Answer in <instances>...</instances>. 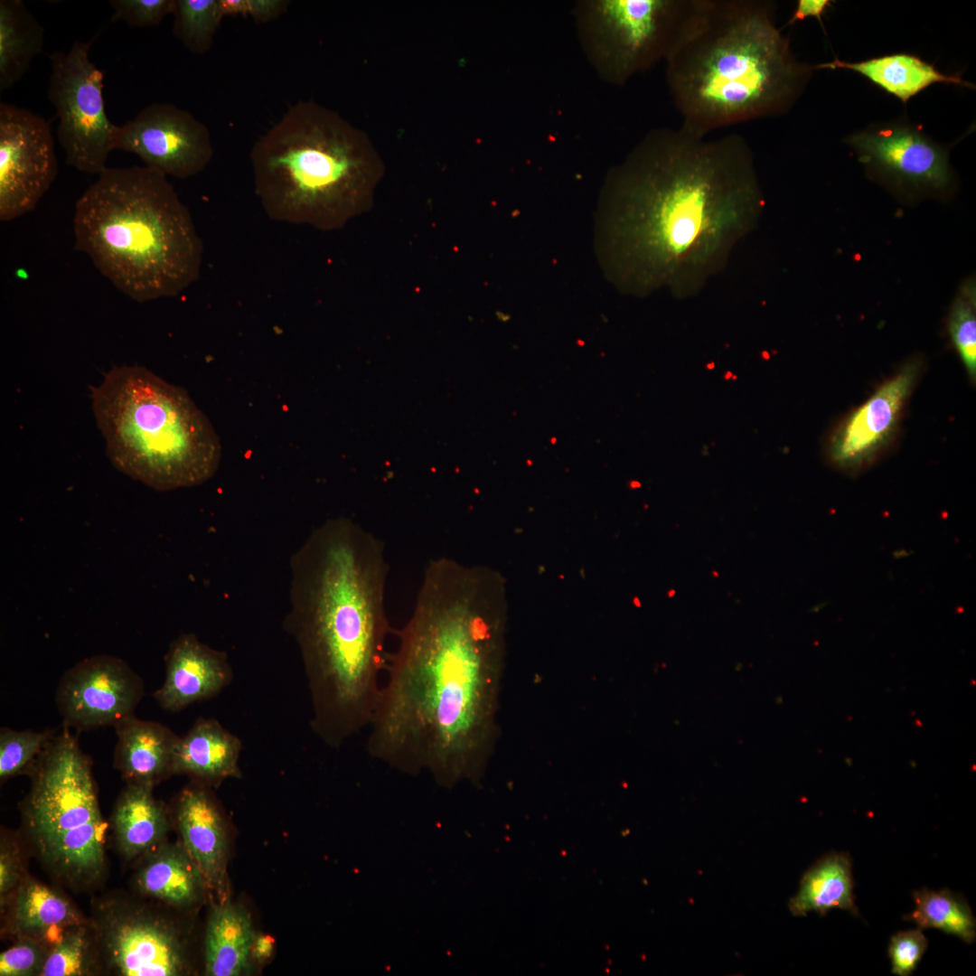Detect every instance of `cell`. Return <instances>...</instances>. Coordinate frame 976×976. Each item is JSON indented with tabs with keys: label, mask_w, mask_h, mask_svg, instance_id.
Instances as JSON below:
<instances>
[{
	"label": "cell",
	"mask_w": 976,
	"mask_h": 976,
	"mask_svg": "<svg viewBox=\"0 0 976 976\" xmlns=\"http://www.w3.org/2000/svg\"><path fill=\"white\" fill-rule=\"evenodd\" d=\"M183 845L200 868L207 887L220 902L228 896V837L221 813L202 788H185L175 806Z\"/></svg>",
	"instance_id": "obj_17"
},
{
	"label": "cell",
	"mask_w": 976,
	"mask_h": 976,
	"mask_svg": "<svg viewBox=\"0 0 976 976\" xmlns=\"http://www.w3.org/2000/svg\"><path fill=\"white\" fill-rule=\"evenodd\" d=\"M274 941L268 935H256L253 947L252 955L253 958L259 962H264L269 958L273 952Z\"/></svg>",
	"instance_id": "obj_39"
},
{
	"label": "cell",
	"mask_w": 976,
	"mask_h": 976,
	"mask_svg": "<svg viewBox=\"0 0 976 976\" xmlns=\"http://www.w3.org/2000/svg\"><path fill=\"white\" fill-rule=\"evenodd\" d=\"M255 193L274 221L321 230L367 211L384 174L369 136L313 100L292 105L250 152Z\"/></svg>",
	"instance_id": "obj_6"
},
{
	"label": "cell",
	"mask_w": 976,
	"mask_h": 976,
	"mask_svg": "<svg viewBox=\"0 0 976 976\" xmlns=\"http://www.w3.org/2000/svg\"><path fill=\"white\" fill-rule=\"evenodd\" d=\"M815 69H848L860 73L887 92L906 103L913 96L936 82L967 86L972 85L958 76L945 75L934 65L920 58L896 53L859 62H848L835 59L829 63L819 64Z\"/></svg>",
	"instance_id": "obj_25"
},
{
	"label": "cell",
	"mask_w": 976,
	"mask_h": 976,
	"mask_svg": "<svg viewBox=\"0 0 976 976\" xmlns=\"http://www.w3.org/2000/svg\"><path fill=\"white\" fill-rule=\"evenodd\" d=\"M54 733L52 731L14 730L9 727H1V780H6L26 770L30 771Z\"/></svg>",
	"instance_id": "obj_32"
},
{
	"label": "cell",
	"mask_w": 976,
	"mask_h": 976,
	"mask_svg": "<svg viewBox=\"0 0 976 976\" xmlns=\"http://www.w3.org/2000/svg\"><path fill=\"white\" fill-rule=\"evenodd\" d=\"M100 965L119 976H179L189 971L180 930L140 901L100 899L90 922Z\"/></svg>",
	"instance_id": "obj_10"
},
{
	"label": "cell",
	"mask_w": 976,
	"mask_h": 976,
	"mask_svg": "<svg viewBox=\"0 0 976 976\" xmlns=\"http://www.w3.org/2000/svg\"><path fill=\"white\" fill-rule=\"evenodd\" d=\"M289 3L286 0H247L246 15L256 23H267L285 13Z\"/></svg>",
	"instance_id": "obj_37"
},
{
	"label": "cell",
	"mask_w": 976,
	"mask_h": 976,
	"mask_svg": "<svg viewBox=\"0 0 976 976\" xmlns=\"http://www.w3.org/2000/svg\"><path fill=\"white\" fill-rule=\"evenodd\" d=\"M113 149L130 152L164 175L187 179L202 173L214 155L211 133L192 113L153 103L117 126Z\"/></svg>",
	"instance_id": "obj_13"
},
{
	"label": "cell",
	"mask_w": 976,
	"mask_h": 976,
	"mask_svg": "<svg viewBox=\"0 0 976 976\" xmlns=\"http://www.w3.org/2000/svg\"><path fill=\"white\" fill-rule=\"evenodd\" d=\"M763 0H695L667 56L670 93L687 129L714 130L786 112L813 67L799 61Z\"/></svg>",
	"instance_id": "obj_4"
},
{
	"label": "cell",
	"mask_w": 976,
	"mask_h": 976,
	"mask_svg": "<svg viewBox=\"0 0 976 976\" xmlns=\"http://www.w3.org/2000/svg\"><path fill=\"white\" fill-rule=\"evenodd\" d=\"M290 569L285 624L308 677L313 727L339 747L369 727L388 662L384 543L351 519H330L295 552Z\"/></svg>",
	"instance_id": "obj_3"
},
{
	"label": "cell",
	"mask_w": 976,
	"mask_h": 976,
	"mask_svg": "<svg viewBox=\"0 0 976 976\" xmlns=\"http://www.w3.org/2000/svg\"><path fill=\"white\" fill-rule=\"evenodd\" d=\"M44 30L22 0L0 1V90L17 83L43 46Z\"/></svg>",
	"instance_id": "obj_27"
},
{
	"label": "cell",
	"mask_w": 976,
	"mask_h": 976,
	"mask_svg": "<svg viewBox=\"0 0 976 976\" xmlns=\"http://www.w3.org/2000/svg\"><path fill=\"white\" fill-rule=\"evenodd\" d=\"M100 961L90 922L68 928L50 949L40 976L92 975Z\"/></svg>",
	"instance_id": "obj_29"
},
{
	"label": "cell",
	"mask_w": 976,
	"mask_h": 976,
	"mask_svg": "<svg viewBox=\"0 0 976 976\" xmlns=\"http://www.w3.org/2000/svg\"><path fill=\"white\" fill-rule=\"evenodd\" d=\"M849 144L860 162L897 186L943 192L953 183L946 150L911 126L874 127Z\"/></svg>",
	"instance_id": "obj_15"
},
{
	"label": "cell",
	"mask_w": 976,
	"mask_h": 976,
	"mask_svg": "<svg viewBox=\"0 0 976 976\" xmlns=\"http://www.w3.org/2000/svg\"><path fill=\"white\" fill-rule=\"evenodd\" d=\"M695 0H602L596 16L611 77L619 82L667 56L678 42Z\"/></svg>",
	"instance_id": "obj_11"
},
{
	"label": "cell",
	"mask_w": 976,
	"mask_h": 976,
	"mask_svg": "<svg viewBox=\"0 0 976 976\" xmlns=\"http://www.w3.org/2000/svg\"><path fill=\"white\" fill-rule=\"evenodd\" d=\"M256 938L249 914L229 902L212 905L204 938L205 974L239 976L249 971Z\"/></svg>",
	"instance_id": "obj_23"
},
{
	"label": "cell",
	"mask_w": 976,
	"mask_h": 976,
	"mask_svg": "<svg viewBox=\"0 0 976 976\" xmlns=\"http://www.w3.org/2000/svg\"><path fill=\"white\" fill-rule=\"evenodd\" d=\"M853 886L849 856L832 852L804 873L797 894L789 901V910L800 916L812 911L824 915L831 909L840 908L858 915Z\"/></svg>",
	"instance_id": "obj_26"
},
{
	"label": "cell",
	"mask_w": 976,
	"mask_h": 976,
	"mask_svg": "<svg viewBox=\"0 0 976 976\" xmlns=\"http://www.w3.org/2000/svg\"><path fill=\"white\" fill-rule=\"evenodd\" d=\"M4 913L7 930L16 939L35 940L49 949L68 928L89 922L66 896L28 875Z\"/></svg>",
	"instance_id": "obj_19"
},
{
	"label": "cell",
	"mask_w": 976,
	"mask_h": 976,
	"mask_svg": "<svg viewBox=\"0 0 976 976\" xmlns=\"http://www.w3.org/2000/svg\"><path fill=\"white\" fill-rule=\"evenodd\" d=\"M920 368L916 360L906 363L845 421L831 443L830 457L836 466L859 470L886 444L897 425Z\"/></svg>",
	"instance_id": "obj_16"
},
{
	"label": "cell",
	"mask_w": 976,
	"mask_h": 976,
	"mask_svg": "<svg viewBox=\"0 0 976 976\" xmlns=\"http://www.w3.org/2000/svg\"><path fill=\"white\" fill-rule=\"evenodd\" d=\"M948 328L969 375H976V286L967 279L960 286L949 314Z\"/></svg>",
	"instance_id": "obj_31"
},
{
	"label": "cell",
	"mask_w": 976,
	"mask_h": 976,
	"mask_svg": "<svg viewBox=\"0 0 976 976\" xmlns=\"http://www.w3.org/2000/svg\"><path fill=\"white\" fill-rule=\"evenodd\" d=\"M927 946L928 941L920 928L899 931L892 935L888 947L892 972L899 976L911 975Z\"/></svg>",
	"instance_id": "obj_35"
},
{
	"label": "cell",
	"mask_w": 976,
	"mask_h": 976,
	"mask_svg": "<svg viewBox=\"0 0 976 976\" xmlns=\"http://www.w3.org/2000/svg\"><path fill=\"white\" fill-rule=\"evenodd\" d=\"M22 806L25 833L40 862L75 890L97 887L107 871L106 831L91 761L64 727L30 769Z\"/></svg>",
	"instance_id": "obj_8"
},
{
	"label": "cell",
	"mask_w": 976,
	"mask_h": 976,
	"mask_svg": "<svg viewBox=\"0 0 976 976\" xmlns=\"http://www.w3.org/2000/svg\"><path fill=\"white\" fill-rule=\"evenodd\" d=\"M144 682L122 659L99 654L81 660L61 677L55 701L64 727L78 731L116 727L134 716Z\"/></svg>",
	"instance_id": "obj_14"
},
{
	"label": "cell",
	"mask_w": 976,
	"mask_h": 976,
	"mask_svg": "<svg viewBox=\"0 0 976 976\" xmlns=\"http://www.w3.org/2000/svg\"><path fill=\"white\" fill-rule=\"evenodd\" d=\"M830 5L831 1L829 0H799L787 25L793 24L797 21L812 16L816 17L823 27L821 16Z\"/></svg>",
	"instance_id": "obj_38"
},
{
	"label": "cell",
	"mask_w": 976,
	"mask_h": 976,
	"mask_svg": "<svg viewBox=\"0 0 976 976\" xmlns=\"http://www.w3.org/2000/svg\"><path fill=\"white\" fill-rule=\"evenodd\" d=\"M173 33L190 52H209L224 17L220 0H175Z\"/></svg>",
	"instance_id": "obj_30"
},
{
	"label": "cell",
	"mask_w": 976,
	"mask_h": 976,
	"mask_svg": "<svg viewBox=\"0 0 976 976\" xmlns=\"http://www.w3.org/2000/svg\"><path fill=\"white\" fill-rule=\"evenodd\" d=\"M49 951L46 945L38 941L16 939L14 944L0 954V975H40Z\"/></svg>",
	"instance_id": "obj_33"
},
{
	"label": "cell",
	"mask_w": 976,
	"mask_h": 976,
	"mask_svg": "<svg viewBox=\"0 0 976 976\" xmlns=\"http://www.w3.org/2000/svg\"><path fill=\"white\" fill-rule=\"evenodd\" d=\"M247 0H220L221 10L223 16L230 14L246 15Z\"/></svg>",
	"instance_id": "obj_40"
},
{
	"label": "cell",
	"mask_w": 976,
	"mask_h": 976,
	"mask_svg": "<svg viewBox=\"0 0 976 976\" xmlns=\"http://www.w3.org/2000/svg\"><path fill=\"white\" fill-rule=\"evenodd\" d=\"M134 886L141 896L176 908L198 904L207 887L200 868L179 844H161L145 855Z\"/></svg>",
	"instance_id": "obj_21"
},
{
	"label": "cell",
	"mask_w": 976,
	"mask_h": 976,
	"mask_svg": "<svg viewBox=\"0 0 976 976\" xmlns=\"http://www.w3.org/2000/svg\"><path fill=\"white\" fill-rule=\"evenodd\" d=\"M240 742L213 719L200 718L180 737L174 774H185L203 781H218L239 774Z\"/></svg>",
	"instance_id": "obj_24"
},
{
	"label": "cell",
	"mask_w": 976,
	"mask_h": 976,
	"mask_svg": "<svg viewBox=\"0 0 976 976\" xmlns=\"http://www.w3.org/2000/svg\"><path fill=\"white\" fill-rule=\"evenodd\" d=\"M754 155L737 134H650L614 172L598 221L605 271L622 292L699 294L757 226Z\"/></svg>",
	"instance_id": "obj_1"
},
{
	"label": "cell",
	"mask_w": 976,
	"mask_h": 976,
	"mask_svg": "<svg viewBox=\"0 0 976 976\" xmlns=\"http://www.w3.org/2000/svg\"><path fill=\"white\" fill-rule=\"evenodd\" d=\"M109 4L114 10L111 22L124 21L130 27H151L173 14L175 0H111Z\"/></svg>",
	"instance_id": "obj_34"
},
{
	"label": "cell",
	"mask_w": 976,
	"mask_h": 976,
	"mask_svg": "<svg viewBox=\"0 0 976 976\" xmlns=\"http://www.w3.org/2000/svg\"><path fill=\"white\" fill-rule=\"evenodd\" d=\"M114 727V766L127 783L154 786L174 774L180 737L167 727L131 716Z\"/></svg>",
	"instance_id": "obj_20"
},
{
	"label": "cell",
	"mask_w": 976,
	"mask_h": 976,
	"mask_svg": "<svg viewBox=\"0 0 976 976\" xmlns=\"http://www.w3.org/2000/svg\"><path fill=\"white\" fill-rule=\"evenodd\" d=\"M90 46V41H75L68 52L49 54L48 99L59 118L57 136L66 164L99 175L114 150L117 125L106 114L103 73L89 59Z\"/></svg>",
	"instance_id": "obj_9"
},
{
	"label": "cell",
	"mask_w": 976,
	"mask_h": 976,
	"mask_svg": "<svg viewBox=\"0 0 976 976\" xmlns=\"http://www.w3.org/2000/svg\"><path fill=\"white\" fill-rule=\"evenodd\" d=\"M153 785L127 783L113 812L116 843L127 860L144 858L162 844L169 821L164 805L153 794Z\"/></svg>",
	"instance_id": "obj_22"
},
{
	"label": "cell",
	"mask_w": 976,
	"mask_h": 976,
	"mask_svg": "<svg viewBox=\"0 0 976 976\" xmlns=\"http://www.w3.org/2000/svg\"><path fill=\"white\" fill-rule=\"evenodd\" d=\"M165 667L164 682L154 697L164 709L172 712L214 696L231 674L225 654L192 633L182 634L171 643Z\"/></svg>",
	"instance_id": "obj_18"
},
{
	"label": "cell",
	"mask_w": 976,
	"mask_h": 976,
	"mask_svg": "<svg viewBox=\"0 0 976 976\" xmlns=\"http://www.w3.org/2000/svg\"><path fill=\"white\" fill-rule=\"evenodd\" d=\"M58 174L49 123L13 104H0V221L33 211Z\"/></svg>",
	"instance_id": "obj_12"
},
{
	"label": "cell",
	"mask_w": 976,
	"mask_h": 976,
	"mask_svg": "<svg viewBox=\"0 0 976 976\" xmlns=\"http://www.w3.org/2000/svg\"><path fill=\"white\" fill-rule=\"evenodd\" d=\"M19 844L3 837L0 845V906L5 909L11 896L26 877Z\"/></svg>",
	"instance_id": "obj_36"
},
{
	"label": "cell",
	"mask_w": 976,
	"mask_h": 976,
	"mask_svg": "<svg viewBox=\"0 0 976 976\" xmlns=\"http://www.w3.org/2000/svg\"><path fill=\"white\" fill-rule=\"evenodd\" d=\"M914 910L905 919L920 929L935 928L953 934L967 943L976 938V920L967 901L948 889L923 887L913 893Z\"/></svg>",
	"instance_id": "obj_28"
},
{
	"label": "cell",
	"mask_w": 976,
	"mask_h": 976,
	"mask_svg": "<svg viewBox=\"0 0 976 976\" xmlns=\"http://www.w3.org/2000/svg\"><path fill=\"white\" fill-rule=\"evenodd\" d=\"M482 586L447 557L429 561L368 727L369 755L446 787L474 769L492 728L497 620Z\"/></svg>",
	"instance_id": "obj_2"
},
{
	"label": "cell",
	"mask_w": 976,
	"mask_h": 976,
	"mask_svg": "<svg viewBox=\"0 0 976 976\" xmlns=\"http://www.w3.org/2000/svg\"><path fill=\"white\" fill-rule=\"evenodd\" d=\"M113 465L157 491L192 487L217 471L221 446L187 391L143 366H118L91 389Z\"/></svg>",
	"instance_id": "obj_7"
},
{
	"label": "cell",
	"mask_w": 976,
	"mask_h": 976,
	"mask_svg": "<svg viewBox=\"0 0 976 976\" xmlns=\"http://www.w3.org/2000/svg\"><path fill=\"white\" fill-rule=\"evenodd\" d=\"M75 249L138 303L179 296L199 277L203 244L167 177L147 166L107 167L79 198Z\"/></svg>",
	"instance_id": "obj_5"
}]
</instances>
